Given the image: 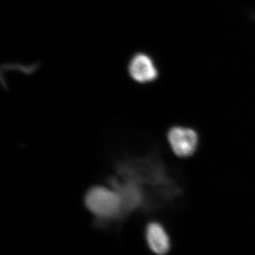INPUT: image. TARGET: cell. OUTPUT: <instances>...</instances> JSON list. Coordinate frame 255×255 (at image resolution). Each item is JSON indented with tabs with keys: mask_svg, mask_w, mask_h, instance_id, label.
Segmentation results:
<instances>
[{
	"mask_svg": "<svg viewBox=\"0 0 255 255\" xmlns=\"http://www.w3.org/2000/svg\"><path fill=\"white\" fill-rule=\"evenodd\" d=\"M128 71L132 80L140 84L154 82L159 76L158 70L153 60L144 53H135L130 58Z\"/></svg>",
	"mask_w": 255,
	"mask_h": 255,
	"instance_id": "277c9868",
	"label": "cell"
},
{
	"mask_svg": "<svg viewBox=\"0 0 255 255\" xmlns=\"http://www.w3.org/2000/svg\"><path fill=\"white\" fill-rule=\"evenodd\" d=\"M167 140L174 155L187 158L197 150L199 136L197 131L189 127L175 126L167 132Z\"/></svg>",
	"mask_w": 255,
	"mask_h": 255,
	"instance_id": "3957f363",
	"label": "cell"
},
{
	"mask_svg": "<svg viewBox=\"0 0 255 255\" xmlns=\"http://www.w3.org/2000/svg\"><path fill=\"white\" fill-rule=\"evenodd\" d=\"M146 245L154 255H166L172 243L168 232L162 223L152 221L147 223L144 231Z\"/></svg>",
	"mask_w": 255,
	"mask_h": 255,
	"instance_id": "5b68a950",
	"label": "cell"
},
{
	"mask_svg": "<svg viewBox=\"0 0 255 255\" xmlns=\"http://www.w3.org/2000/svg\"><path fill=\"white\" fill-rule=\"evenodd\" d=\"M86 209L93 216L94 226L108 228L123 223L127 217L118 193L112 187L97 185L90 188L84 199Z\"/></svg>",
	"mask_w": 255,
	"mask_h": 255,
	"instance_id": "7a4b0ae2",
	"label": "cell"
},
{
	"mask_svg": "<svg viewBox=\"0 0 255 255\" xmlns=\"http://www.w3.org/2000/svg\"><path fill=\"white\" fill-rule=\"evenodd\" d=\"M116 174L137 183L147 193L150 211L158 209L182 195V187L169 174L158 154L142 157H129L116 166Z\"/></svg>",
	"mask_w": 255,
	"mask_h": 255,
	"instance_id": "6da1fadb",
	"label": "cell"
}]
</instances>
